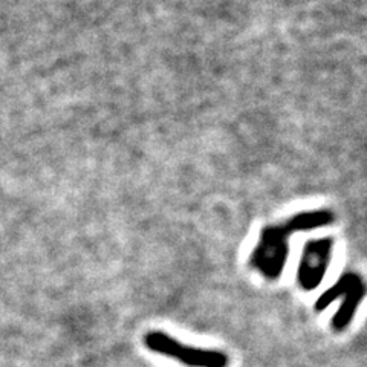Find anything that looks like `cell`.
Listing matches in <instances>:
<instances>
[{"instance_id":"obj_1","label":"cell","mask_w":367,"mask_h":367,"mask_svg":"<svg viewBox=\"0 0 367 367\" xmlns=\"http://www.w3.org/2000/svg\"><path fill=\"white\" fill-rule=\"evenodd\" d=\"M144 343L150 351L170 356L190 367H228L229 363L224 352L186 346L164 332H149L144 337Z\"/></svg>"},{"instance_id":"obj_2","label":"cell","mask_w":367,"mask_h":367,"mask_svg":"<svg viewBox=\"0 0 367 367\" xmlns=\"http://www.w3.org/2000/svg\"><path fill=\"white\" fill-rule=\"evenodd\" d=\"M344 292H349L347 300L343 303L342 311H339L335 315V321H334L335 327H338V329L344 327L349 321H351V317L356 309L358 301H360L363 297V288H361L360 280L354 277V275H346L344 279L338 282L335 288L327 291L325 296L317 301V309H325L327 306V303L334 301L338 296H343Z\"/></svg>"}]
</instances>
